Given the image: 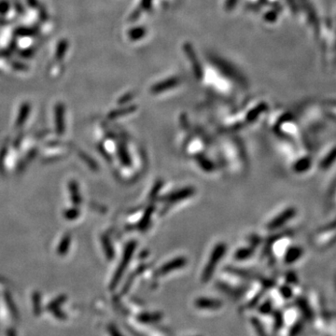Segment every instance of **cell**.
Returning <instances> with one entry per match:
<instances>
[{"mask_svg": "<svg viewBox=\"0 0 336 336\" xmlns=\"http://www.w3.org/2000/svg\"><path fill=\"white\" fill-rule=\"evenodd\" d=\"M225 252H226V246H225V244L220 243V244H218L215 247L213 252L211 253L210 259H209V261L207 262L205 270H204V273H203L202 280H203L204 282L208 281V280L212 278V275H213L215 269H216V266L219 264V262L222 260V258L224 257Z\"/></svg>", "mask_w": 336, "mask_h": 336, "instance_id": "cell-1", "label": "cell"}, {"mask_svg": "<svg viewBox=\"0 0 336 336\" xmlns=\"http://www.w3.org/2000/svg\"><path fill=\"white\" fill-rule=\"evenodd\" d=\"M295 215H296L295 208L289 207L285 211H283L282 213H280L277 218H275L271 222L270 224H268V229H270V230L279 229L280 227H282L284 224H287Z\"/></svg>", "mask_w": 336, "mask_h": 336, "instance_id": "cell-2", "label": "cell"}, {"mask_svg": "<svg viewBox=\"0 0 336 336\" xmlns=\"http://www.w3.org/2000/svg\"><path fill=\"white\" fill-rule=\"evenodd\" d=\"M195 193H196V190L194 188L188 187V188L181 189V190L177 191V192H175L169 196L164 197L163 200L167 203H177L178 201L184 200V199H187V198L194 196Z\"/></svg>", "mask_w": 336, "mask_h": 336, "instance_id": "cell-3", "label": "cell"}, {"mask_svg": "<svg viewBox=\"0 0 336 336\" xmlns=\"http://www.w3.org/2000/svg\"><path fill=\"white\" fill-rule=\"evenodd\" d=\"M186 264V259L185 258H182V257H179V258H176L174 259L173 261H170L168 263L164 264L160 269H159L157 274L159 276H163V275H166V274H168L172 271L177 270V269H179L181 267H183L184 265Z\"/></svg>", "mask_w": 336, "mask_h": 336, "instance_id": "cell-4", "label": "cell"}, {"mask_svg": "<svg viewBox=\"0 0 336 336\" xmlns=\"http://www.w3.org/2000/svg\"><path fill=\"white\" fill-rule=\"evenodd\" d=\"M136 247H137V243L136 242H130L127 245V247L125 249V252H124V254H123L122 261H121L122 262H121V265H120V267L118 269V272L116 274V279L117 280H119V278H121L123 271L125 270V267L129 264V261H130L131 258H132L133 253H134L135 250H136Z\"/></svg>", "mask_w": 336, "mask_h": 336, "instance_id": "cell-5", "label": "cell"}, {"mask_svg": "<svg viewBox=\"0 0 336 336\" xmlns=\"http://www.w3.org/2000/svg\"><path fill=\"white\" fill-rule=\"evenodd\" d=\"M336 161V146L328 149L326 152L321 156L318 162V166L321 169H327L333 166Z\"/></svg>", "mask_w": 336, "mask_h": 336, "instance_id": "cell-6", "label": "cell"}, {"mask_svg": "<svg viewBox=\"0 0 336 336\" xmlns=\"http://www.w3.org/2000/svg\"><path fill=\"white\" fill-rule=\"evenodd\" d=\"M196 307L201 309H210L214 310L222 307V303L218 300L208 298L198 299L196 302Z\"/></svg>", "mask_w": 336, "mask_h": 336, "instance_id": "cell-7", "label": "cell"}, {"mask_svg": "<svg viewBox=\"0 0 336 336\" xmlns=\"http://www.w3.org/2000/svg\"><path fill=\"white\" fill-rule=\"evenodd\" d=\"M303 256V250L299 247H291L286 252L284 260L287 263H293L296 261L300 260V258Z\"/></svg>", "mask_w": 336, "mask_h": 336, "instance_id": "cell-8", "label": "cell"}, {"mask_svg": "<svg viewBox=\"0 0 336 336\" xmlns=\"http://www.w3.org/2000/svg\"><path fill=\"white\" fill-rule=\"evenodd\" d=\"M311 159L309 158L308 156L307 157H304V158L300 159L298 160L295 165H294V170L297 172V173H304L305 171H308V169L311 167Z\"/></svg>", "mask_w": 336, "mask_h": 336, "instance_id": "cell-9", "label": "cell"}, {"mask_svg": "<svg viewBox=\"0 0 336 336\" xmlns=\"http://www.w3.org/2000/svg\"><path fill=\"white\" fill-rule=\"evenodd\" d=\"M152 212H153V207L152 206H149L146 209L144 216L142 217V219H141V221L140 222V224H139V227H140L141 231H144V230H146L148 228Z\"/></svg>", "mask_w": 336, "mask_h": 336, "instance_id": "cell-10", "label": "cell"}, {"mask_svg": "<svg viewBox=\"0 0 336 336\" xmlns=\"http://www.w3.org/2000/svg\"><path fill=\"white\" fill-rule=\"evenodd\" d=\"M252 249H243L235 253V258L237 260H245L252 256Z\"/></svg>", "mask_w": 336, "mask_h": 336, "instance_id": "cell-11", "label": "cell"}, {"mask_svg": "<svg viewBox=\"0 0 336 336\" xmlns=\"http://www.w3.org/2000/svg\"><path fill=\"white\" fill-rule=\"evenodd\" d=\"M176 84H177V81H176V80H170V81L168 82V84H159V85L155 86V87L153 88V90H154V92L159 93V92L164 91V89H166V88H168V87H173V86H175Z\"/></svg>", "mask_w": 336, "mask_h": 336, "instance_id": "cell-12", "label": "cell"}, {"mask_svg": "<svg viewBox=\"0 0 336 336\" xmlns=\"http://www.w3.org/2000/svg\"><path fill=\"white\" fill-rule=\"evenodd\" d=\"M198 163L200 164L201 168H204L205 170H208V169L210 170V169H212V164L210 163V161L206 160V159L204 158V157H199V159H198Z\"/></svg>", "mask_w": 336, "mask_h": 336, "instance_id": "cell-13", "label": "cell"}]
</instances>
